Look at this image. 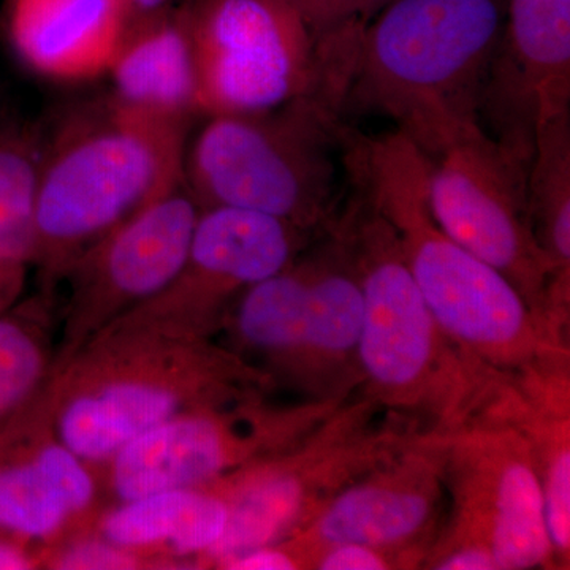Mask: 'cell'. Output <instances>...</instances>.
Instances as JSON below:
<instances>
[{"label":"cell","mask_w":570,"mask_h":570,"mask_svg":"<svg viewBox=\"0 0 570 570\" xmlns=\"http://www.w3.org/2000/svg\"><path fill=\"white\" fill-rule=\"evenodd\" d=\"M45 135L29 122L0 124V279L24 285L36 249Z\"/></svg>","instance_id":"cell-23"},{"label":"cell","mask_w":570,"mask_h":570,"mask_svg":"<svg viewBox=\"0 0 570 570\" xmlns=\"http://www.w3.org/2000/svg\"><path fill=\"white\" fill-rule=\"evenodd\" d=\"M354 194L336 227L354 258L365 305L358 389L420 431L459 430L480 417L504 376L472 362L445 336L392 225L358 189Z\"/></svg>","instance_id":"cell-3"},{"label":"cell","mask_w":570,"mask_h":570,"mask_svg":"<svg viewBox=\"0 0 570 570\" xmlns=\"http://www.w3.org/2000/svg\"><path fill=\"white\" fill-rule=\"evenodd\" d=\"M426 159L428 202L439 227L508 277L564 336L554 321L553 272L532 230L523 171L480 124Z\"/></svg>","instance_id":"cell-11"},{"label":"cell","mask_w":570,"mask_h":570,"mask_svg":"<svg viewBox=\"0 0 570 570\" xmlns=\"http://www.w3.org/2000/svg\"><path fill=\"white\" fill-rule=\"evenodd\" d=\"M216 569L224 570H299L305 562L287 540L258 547L238 557L225 560Z\"/></svg>","instance_id":"cell-27"},{"label":"cell","mask_w":570,"mask_h":570,"mask_svg":"<svg viewBox=\"0 0 570 570\" xmlns=\"http://www.w3.org/2000/svg\"><path fill=\"white\" fill-rule=\"evenodd\" d=\"M309 257V285L298 343L281 381L307 400L348 397L360 387L358 355L363 291L354 258L335 224Z\"/></svg>","instance_id":"cell-17"},{"label":"cell","mask_w":570,"mask_h":570,"mask_svg":"<svg viewBox=\"0 0 570 570\" xmlns=\"http://www.w3.org/2000/svg\"><path fill=\"white\" fill-rule=\"evenodd\" d=\"M344 170L387 219L431 314L472 362L504 377L568 365L560 335L497 268L450 238L428 202V159L406 135L347 130Z\"/></svg>","instance_id":"cell-1"},{"label":"cell","mask_w":570,"mask_h":570,"mask_svg":"<svg viewBox=\"0 0 570 570\" xmlns=\"http://www.w3.org/2000/svg\"><path fill=\"white\" fill-rule=\"evenodd\" d=\"M115 2L119 3L130 18H134L168 9L174 6L175 0H115Z\"/></svg>","instance_id":"cell-29"},{"label":"cell","mask_w":570,"mask_h":570,"mask_svg":"<svg viewBox=\"0 0 570 570\" xmlns=\"http://www.w3.org/2000/svg\"><path fill=\"white\" fill-rule=\"evenodd\" d=\"M129 20L115 0H9L6 33L39 77L88 81L107 75Z\"/></svg>","instance_id":"cell-18"},{"label":"cell","mask_w":570,"mask_h":570,"mask_svg":"<svg viewBox=\"0 0 570 570\" xmlns=\"http://www.w3.org/2000/svg\"><path fill=\"white\" fill-rule=\"evenodd\" d=\"M284 2H287L305 20L318 40L341 31L351 22L363 20L358 0H284Z\"/></svg>","instance_id":"cell-26"},{"label":"cell","mask_w":570,"mask_h":570,"mask_svg":"<svg viewBox=\"0 0 570 570\" xmlns=\"http://www.w3.org/2000/svg\"><path fill=\"white\" fill-rule=\"evenodd\" d=\"M227 523V499L213 485H204L115 502L94 517L86 531L137 551L159 569H179L183 564L198 568L223 539Z\"/></svg>","instance_id":"cell-19"},{"label":"cell","mask_w":570,"mask_h":570,"mask_svg":"<svg viewBox=\"0 0 570 570\" xmlns=\"http://www.w3.org/2000/svg\"><path fill=\"white\" fill-rule=\"evenodd\" d=\"M58 340V296L39 292L0 313V434L50 381Z\"/></svg>","instance_id":"cell-22"},{"label":"cell","mask_w":570,"mask_h":570,"mask_svg":"<svg viewBox=\"0 0 570 570\" xmlns=\"http://www.w3.org/2000/svg\"><path fill=\"white\" fill-rule=\"evenodd\" d=\"M41 569V550L0 532V570Z\"/></svg>","instance_id":"cell-28"},{"label":"cell","mask_w":570,"mask_h":570,"mask_svg":"<svg viewBox=\"0 0 570 570\" xmlns=\"http://www.w3.org/2000/svg\"><path fill=\"white\" fill-rule=\"evenodd\" d=\"M41 569L129 570L159 566L137 551L122 549L85 530L41 549Z\"/></svg>","instance_id":"cell-24"},{"label":"cell","mask_w":570,"mask_h":570,"mask_svg":"<svg viewBox=\"0 0 570 570\" xmlns=\"http://www.w3.org/2000/svg\"><path fill=\"white\" fill-rule=\"evenodd\" d=\"M570 112V0H505L479 122L527 175L535 135Z\"/></svg>","instance_id":"cell-15"},{"label":"cell","mask_w":570,"mask_h":570,"mask_svg":"<svg viewBox=\"0 0 570 570\" xmlns=\"http://www.w3.org/2000/svg\"><path fill=\"white\" fill-rule=\"evenodd\" d=\"M200 214L202 206L183 181L116 225L73 262L62 281L67 295L59 306L55 371L174 279Z\"/></svg>","instance_id":"cell-12"},{"label":"cell","mask_w":570,"mask_h":570,"mask_svg":"<svg viewBox=\"0 0 570 570\" xmlns=\"http://www.w3.org/2000/svg\"><path fill=\"white\" fill-rule=\"evenodd\" d=\"M202 112L250 115L299 97L343 111L335 51L284 0H186Z\"/></svg>","instance_id":"cell-8"},{"label":"cell","mask_w":570,"mask_h":570,"mask_svg":"<svg viewBox=\"0 0 570 570\" xmlns=\"http://www.w3.org/2000/svg\"><path fill=\"white\" fill-rule=\"evenodd\" d=\"M444 455L434 431H419L384 463L341 490L285 539L311 569L322 550L363 543L395 551L423 568L444 501Z\"/></svg>","instance_id":"cell-14"},{"label":"cell","mask_w":570,"mask_h":570,"mask_svg":"<svg viewBox=\"0 0 570 570\" xmlns=\"http://www.w3.org/2000/svg\"><path fill=\"white\" fill-rule=\"evenodd\" d=\"M341 111L318 96L275 110L208 116L186 149L184 184L202 209L266 214L311 232L337 217Z\"/></svg>","instance_id":"cell-6"},{"label":"cell","mask_w":570,"mask_h":570,"mask_svg":"<svg viewBox=\"0 0 570 570\" xmlns=\"http://www.w3.org/2000/svg\"><path fill=\"white\" fill-rule=\"evenodd\" d=\"M436 434L450 517L423 568L461 550L491 554L498 570L557 568L538 468L521 431L502 420L480 417Z\"/></svg>","instance_id":"cell-9"},{"label":"cell","mask_w":570,"mask_h":570,"mask_svg":"<svg viewBox=\"0 0 570 570\" xmlns=\"http://www.w3.org/2000/svg\"><path fill=\"white\" fill-rule=\"evenodd\" d=\"M107 77L112 96L140 110L190 122L204 115L184 3L130 18Z\"/></svg>","instance_id":"cell-20"},{"label":"cell","mask_w":570,"mask_h":570,"mask_svg":"<svg viewBox=\"0 0 570 570\" xmlns=\"http://www.w3.org/2000/svg\"><path fill=\"white\" fill-rule=\"evenodd\" d=\"M524 184L532 230L553 272V313L566 317L570 294V112L540 127Z\"/></svg>","instance_id":"cell-21"},{"label":"cell","mask_w":570,"mask_h":570,"mask_svg":"<svg viewBox=\"0 0 570 570\" xmlns=\"http://www.w3.org/2000/svg\"><path fill=\"white\" fill-rule=\"evenodd\" d=\"M392 0H358L360 14L363 20H370L373 14H376L379 10L384 9Z\"/></svg>","instance_id":"cell-31"},{"label":"cell","mask_w":570,"mask_h":570,"mask_svg":"<svg viewBox=\"0 0 570 570\" xmlns=\"http://www.w3.org/2000/svg\"><path fill=\"white\" fill-rule=\"evenodd\" d=\"M348 397L198 409L132 439L97 469L116 502L209 485L294 448Z\"/></svg>","instance_id":"cell-10"},{"label":"cell","mask_w":570,"mask_h":570,"mask_svg":"<svg viewBox=\"0 0 570 570\" xmlns=\"http://www.w3.org/2000/svg\"><path fill=\"white\" fill-rule=\"evenodd\" d=\"M50 387L59 436L99 468L160 423L198 409L262 400L277 384L216 337L112 324L52 371Z\"/></svg>","instance_id":"cell-2"},{"label":"cell","mask_w":570,"mask_h":570,"mask_svg":"<svg viewBox=\"0 0 570 570\" xmlns=\"http://www.w3.org/2000/svg\"><path fill=\"white\" fill-rule=\"evenodd\" d=\"M313 570H392L415 569L414 562L395 551L363 546V543H337L322 550L314 558Z\"/></svg>","instance_id":"cell-25"},{"label":"cell","mask_w":570,"mask_h":570,"mask_svg":"<svg viewBox=\"0 0 570 570\" xmlns=\"http://www.w3.org/2000/svg\"><path fill=\"white\" fill-rule=\"evenodd\" d=\"M505 0H392L363 24L347 105L377 111L425 154L478 126Z\"/></svg>","instance_id":"cell-5"},{"label":"cell","mask_w":570,"mask_h":570,"mask_svg":"<svg viewBox=\"0 0 570 570\" xmlns=\"http://www.w3.org/2000/svg\"><path fill=\"white\" fill-rule=\"evenodd\" d=\"M24 285L7 283L0 279V313L20 299Z\"/></svg>","instance_id":"cell-30"},{"label":"cell","mask_w":570,"mask_h":570,"mask_svg":"<svg viewBox=\"0 0 570 570\" xmlns=\"http://www.w3.org/2000/svg\"><path fill=\"white\" fill-rule=\"evenodd\" d=\"M189 129L108 94L45 137L32 258L41 294L58 296L92 243L184 181Z\"/></svg>","instance_id":"cell-4"},{"label":"cell","mask_w":570,"mask_h":570,"mask_svg":"<svg viewBox=\"0 0 570 570\" xmlns=\"http://www.w3.org/2000/svg\"><path fill=\"white\" fill-rule=\"evenodd\" d=\"M415 433L367 397L351 396L294 448L209 483L227 499L228 523L200 568L292 538Z\"/></svg>","instance_id":"cell-7"},{"label":"cell","mask_w":570,"mask_h":570,"mask_svg":"<svg viewBox=\"0 0 570 570\" xmlns=\"http://www.w3.org/2000/svg\"><path fill=\"white\" fill-rule=\"evenodd\" d=\"M97 475L56 431L48 381L0 434V532L41 550L86 530L99 499Z\"/></svg>","instance_id":"cell-16"},{"label":"cell","mask_w":570,"mask_h":570,"mask_svg":"<svg viewBox=\"0 0 570 570\" xmlns=\"http://www.w3.org/2000/svg\"><path fill=\"white\" fill-rule=\"evenodd\" d=\"M306 238L305 232L266 214L223 206L202 209L174 279L112 324L216 337L235 299L295 262Z\"/></svg>","instance_id":"cell-13"}]
</instances>
